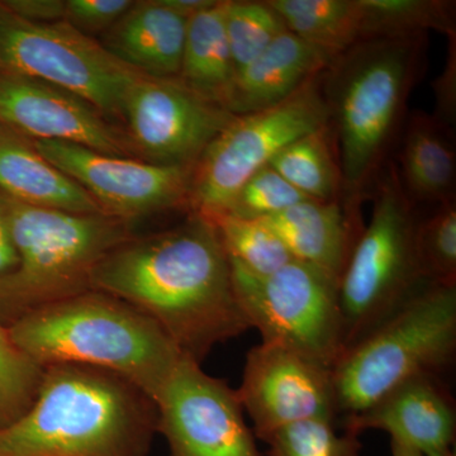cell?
<instances>
[{"mask_svg":"<svg viewBox=\"0 0 456 456\" xmlns=\"http://www.w3.org/2000/svg\"><path fill=\"white\" fill-rule=\"evenodd\" d=\"M155 432V402L128 380L49 365L29 410L0 428V456H146Z\"/></svg>","mask_w":456,"mask_h":456,"instance_id":"cell-3","label":"cell"},{"mask_svg":"<svg viewBox=\"0 0 456 456\" xmlns=\"http://www.w3.org/2000/svg\"><path fill=\"white\" fill-rule=\"evenodd\" d=\"M8 329L18 346L42 367L103 369L152 401L184 356L152 318L94 289L29 312Z\"/></svg>","mask_w":456,"mask_h":456,"instance_id":"cell-4","label":"cell"},{"mask_svg":"<svg viewBox=\"0 0 456 456\" xmlns=\"http://www.w3.org/2000/svg\"><path fill=\"white\" fill-rule=\"evenodd\" d=\"M18 268V256L11 230H9L7 213L0 193V283L11 277Z\"/></svg>","mask_w":456,"mask_h":456,"instance_id":"cell-35","label":"cell"},{"mask_svg":"<svg viewBox=\"0 0 456 456\" xmlns=\"http://www.w3.org/2000/svg\"><path fill=\"white\" fill-rule=\"evenodd\" d=\"M0 193L17 202L80 215L103 213L94 198L35 149L0 125Z\"/></svg>","mask_w":456,"mask_h":456,"instance_id":"cell-20","label":"cell"},{"mask_svg":"<svg viewBox=\"0 0 456 456\" xmlns=\"http://www.w3.org/2000/svg\"><path fill=\"white\" fill-rule=\"evenodd\" d=\"M224 29L236 74L288 31L268 0H224Z\"/></svg>","mask_w":456,"mask_h":456,"instance_id":"cell-27","label":"cell"},{"mask_svg":"<svg viewBox=\"0 0 456 456\" xmlns=\"http://www.w3.org/2000/svg\"><path fill=\"white\" fill-rule=\"evenodd\" d=\"M170 456H261L236 389L183 356L155 398Z\"/></svg>","mask_w":456,"mask_h":456,"instance_id":"cell-12","label":"cell"},{"mask_svg":"<svg viewBox=\"0 0 456 456\" xmlns=\"http://www.w3.org/2000/svg\"><path fill=\"white\" fill-rule=\"evenodd\" d=\"M18 268L0 283V321L88 292L93 270L134 237L132 222L106 213L80 215L17 202L2 194Z\"/></svg>","mask_w":456,"mask_h":456,"instance_id":"cell-5","label":"cell"},{"mask_svg":"<svg viewBox=\"0 0 456 456\" xmlns=\"http://www.w3.org/2000/svg\"><path fill=\"white\" fill-rule=\"evenodd\" d=\"M230 263L237 302L263 342L334 368L345 350L338 279L298 260L268 275Z\"/></svg>","mask_w":456,"mask_h":456,"instance_id":"cell-9","label":"cell"},{"mask_svg":"<svg viewBox=\"0 0 456 456\" xmlns=\"http://www.w3.org/2000/svg\"><path fill=\"white\" fill-rule=\"evenodd\" d=\"M332 60L325 51L285 31L236 74L227 110L236 116L275 106L323 73Z\"/></svg>","mask_w":456,"mask_h":456,"instance_id":"cell-19","label":"cell"},{"mask_svg":"<svg viewBox=\"0 0 456 456\" xmlns=\"http://www.w3.org/2000/svg\"><path fill=\"white\" fill-rule=\"evenodd\" d=\"M263 220L294 260L316 266L338 281L364 228L359 215L347 211L341 200H305Z\"/></svg>","mask_w":456,"mask_h":456,"instance_id":"cell-18","label":"cell"},{"mask_svg":"<svg viewBox=\"0 0 456 456\" xmlns=\"http://www.w3.org/2000/svg\"><path fill=\"white\" fill-rule=\"evenodd\" d=\"M236 69L224 29V0L189 18L178 80L204 101L227 110Z\"/></svg>","mask_w":456,"mask_h":456,"instance_id":"cell-22","label":"cell"},{"mask_svg":"<svg viewBox=\"0 0 456 456\" xmlns=\"http://www.w3.org/2000/svg\"><path fill=\"white\" fill-rule=\"evenodd\" d=\"M417 265L428 283L456 287V203L439 204L425 220L417 221Z\"/></svg>","mask_w":456,"mask_h":456,"instance_id":"cell-28","label":"cell"},{"mask_svg":"<svg viewBox=\"0 0 456 456\" xmlns=\"http://www.w3.org/2000/svg\"><path fill=\"white\" fill-rule=\"evenodd\" d=\"M288 31L338 57L362 41L358 0H268Z\"/></svg>","mask_w":456,"mask_h":456,"instance_id":"cell-23","label":"cell"},{"mask_svg":"<svg viewBox=\"0 0 456 456\" xmlns=\"http://www.w3.org/2000/svg\"><path fill=\"white\" fill-rule=\"evenodd\" d=\"M0 125L31 141H62L134 158L122 128L92 103L25 75L0 71Z\"/></svg>","mask_w":456,"mask_h":456,"instance_id":"cell-15","label":"cell"},{"mask_svg":"<svg viewBox=\"0 0 456 456\" xmlns=\"http://www.w3.org/2000/svg\"><path fill=\"white\" fill-rule=\"evenodd\" d=\"M268 456H360L362 444L354 432H338L331 419H308L264 437Z\"/></svg>","mask_w":456,"mask_h":456,"instance_id":"cell-30","label":"cell"},{"mask_svg":"<svg viewBox=\"0 0 456 456\" xmlns=\"http://www.w3.org/2000/svg\"><path fill=\"white\" fill-rule=\"evenodd\" d=\"M303 196L341 200V171L330 125L299 137L269 163Z\"/></svg>","mask_w":456,"mask_h":456,"instance_id":"cell-24","label":"cell"},{"mask_svg":"<svg viewBox=\"0 0 456 456\" xmlns=\"http://www.w3.org/2000/svg\"><path fill=\"white\" fill-rule=\"evenodd\" d=\"M358 5L362 40L456 33L455 2L449 0H358Z\"/></svg>","mask_w":456,"mask_h":456,"instance_id":"cell-25","label":"cell"},{"mask_svg":"<svg viewBox=\"0 0 456 456\" xmlns=\"http://www.w3.org/2000/svg\"><path fill=\"white\" fill-rule=\"evenodd\" d=\"M373 215L338 281L345 350L364 338L422 287L415 251V206L388 163L374 188ZM344 350V351H345Z\"/></svg>","mask_w":456,"mask_h":456,"instance_id":"cell-7","label":"cell"},{"mask_svg":"<svg viewBox=\"0 0 456 456\" xmlns=\"http://www.w3.org/2000/svg\"><path fill=\"white\" fill-rule=\"evenodd\" d=\"M233 117L178 79L141 74L126 90L119 126L134 159L167 167H194Z\"/></svg>","mask_w":456,"mask_h":456,"instance_id":"cell-11","label":"cell"},{"mask_svg":"<svg viewBox=\"0 0 456 456\" xmlns=\"http://www.w3.org/2000/svg\"><path fill=\"white\" fill-rule=\"evenodd\" d=\"M426 35L365 38L332 60L322 73L341 171V203L359 206L386 165L403 123L411 90L425 59Z\"/></svg>","mask_w":456,"mask_h":456,"instance_id":"cell-2","label":"cell"},{"mask_svg":"<svg viewBox=\"0 0 456 456\" xmlns=\"http://www.w3.org/2000/svg\"><path fill=\"white\" fill-rule=\"evenodd\" d=\"M132 0H65V20L84 35L106 32L134 5Z\"/></svg>","mask_w":456,"mask_h":456,"instance_id":"cell-32","label":"cell"},{"mask_svg":"<svg viewBox=\"0 0 456 456\" xmlns=\"http://www.w3.org/2000/svg\"><path fill=\"white\" fill-rule=\"evenodd\" d=\"M90 288L152 318L200 364L213 347L251 329L217 232L194 213L178 226L114 248L93 270Z\"/></svg>","mask_w":456,"mask_h":456,"instance_id":"cell-1","label":"cell"},{"mask_svg":"<svg viewBox=\"0 0 456 456\" xmlns=\"http://www.w3.org/2000/svg\"><path fill=\"white\" fill-rule=\"evenodd\" d=\"M161 2L179 16L189 20V18L212 8L213 5L217 4L218 0H161Z\"/></svg>","mask_w":456,"mask_h":456,"instance_id":"cell-36","label":"cell"},{"mask_svg":"<svg viewBox=\"0 0 456 456\" xmlns=\"http://www.w3.org/2000/svg\"><path fill=\"white\" fill-rule=\"evenodd\" d=\"M204 218L215 227L228 259L253 274L268 275L294 260L283 241L264 220L231 213Z\"/></svg>","mask_w":456,"mask_h":456,"instance_id":"cell-26","label":"cell"},{"mask_svg":"<svg viewBox=\"0 0 456 456\" xmlns=\"http://www.w3.org/2000/svg\"><path fill=\"white\" fill-rule=\"evenodd\" d=\"M236 393L259 440L297 422L338 417L332 368L272 342L248 350Z\"/></svg>","mask_w":456,"mask_h":456,"instance_id":"cell-14","label":"cell"},{"mask_svg":"<svg viewBox=\"0 0 456 456\" xmlns=\"http://www.w3.org/2000/svg\"><path fill=\"white\" fill-rule=\"evenodd\" d=\"M391 456H424L416 450L402 445V444L391 441Z\"/></svg>","mask_w":456,"mask_h":456,"instance_id":"cell-37","label":"cell"},{"mask_svg":"<svg viewBox=\"0 0 456 456\" xmlns=\"http://www.w3.org/2000/svg\"><path fill=\"white\" fill-rule=\"evenodd\" d=\"M305 200L310 198L303 196L301 191L292 187L281 174L268 165L256 171L242 185L226 213L239 217L263 220Z\"/></svg>","mask_w":456,"mask_h":456,"instance_id":"cell-31","label":"cell"},{"mask_svg":"<svg viewBox=\"0 0 456 456\" xmlns=\"http://www.w3.org/2000/svg\"><path fill=\"white\" fill-rule=\"evenodd\" d=\"M342 430H380L424 456H455V401L437 375L402 384L373 406L342 419Z\"/></svg>","mask_w":456,"mask_h":456,"instance_id":"cell-16","label":"cell"},{"mask_svg":"<svg viewBox=\"0 0 456 456\" xmlns=\"http://www.w3.org/2000/svg\"><path fill=\"white\" fill-rule=\"evenodd\" d=\"M0 71L36 77L69 90L117 126L126 90L141 75L66 20L29 22L9 11L2 0Z\"/></svg>","mask_w":456,"mask_h":456,"instance_id":"cell-10","label":"cell"},{"mask_svg":"<svg viewBox=\"0 0 456 456\" xmlns=\"http://www.w3.org/2000/svg\"><path fill=\"white\" fill-rule=\"evenodd\" d=\"M446 37L449 44L445 66L432 84L436 98V110L432 116L452 128L456 118V33Z\"/></svg>","mask_w":456,"mask_h":456,"instance_id":"cell-33","label":"cell"},{"mask_svg":"<svg viewBox=\"0 0 456 456\" xmlns=\"http://www.w3.org/2000/svg\"><path fill=\"white\" fill-rule=\"evenodd\" d=\"M455 353L456 287L425 283L332 368L338 415H356L415 378L440 377Z\"/></svg>","mask_w":456,"mask_h":456,"instance_id":"cell-6","label":"cell"},{"mask_svg":"<svg viewBox=\"0 0 456 456\" xmlns=\"http://www.w3.org/2000/svg\"><path fill=\"white\" fill-rule=\"evenodd\" d=\"M32 143L49 163L86 189L106 215L132 222L167 209H189L193 167L150 164L62 141Z\"/></svg>","mask_w":456,"mask_h":456,"instance_id":"cell-13","label":"cell"},{"mask_svg":"<svg viewBox=\"0 0 456 456\" xmlns=\"http://www.w3.org/2000/svg\"><path fill=\"white\" fill-rule=\"evenodd\" d=\"M14 14L36 23L65 20V0H2Z\"/></svg>","mask_w":456,"mask_h":456,"instance_id":"cell-34","label":"cell"},{"mask_svg":"<svg viewBox=\"0 0 456 456\" xmlns=\"http://www.w3.org/2000/svg\"><path fill=\"white\" fill-rule=\"evenodd\" d=\"M45 368L20 349L0 321V428L16 422L35 402Z\"/></svg>","mask_w":456,"mask_h":456,"instance_id":"cell-29","label":"cell"},{"mask_svg":"<svg viewBox=\"0 0 456 456\" xmlns=\"http://www.w3.org/2000/svg\"><path fill=\"white\" fill-rule=\"evenodd\" d=\"M188 20L161 0H141L98 42L117 60L147 77L178 79Z\"/></svg>","mask_w":456,"mask_h":456,"instance_id":"cell-17","label":"cell"},{"mask_svg":"<svg viewBox=\"0 0 456 456\" xmlns=\"http://www.w3.org/2000/svg\"><path fill=\"white\" fill-rule=\"evenodd\" d=\"M399 182L407 200L443 204L455 200L456 154L452 128L416 110L404 126Z\"/></svg>","mask_w":456,"mask_h":456,"instance_id":"cell-21","label":"cell"},{"mask_svg":"<svg viewBox=\"0 0 456 456\" xmlns=\"http://www.w3.org/2000/svg\"><path fill=\"white\" fill-rule=\"evenodd\" d=\"M322 73L275 106L236 114L198 159L189 211L202 217L226 213L242 185L293 141L329 125Z\"/></svg>","mask_w":456,"mask_h":456,"instance_id":"cell-8","label":"cell"}]
</instances>
